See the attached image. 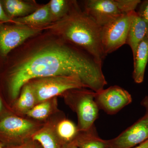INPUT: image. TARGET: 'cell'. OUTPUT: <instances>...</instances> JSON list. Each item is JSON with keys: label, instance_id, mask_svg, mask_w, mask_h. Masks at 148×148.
I'll return each mask as SVG.
<instances>
[{"label": "cell", "instance_id": "obj_1", "mask_svg": "<svg viewBox=\"0 0 148 148\" xmlns=\"http://www.w3.org/2000/svg\"><path fill=\"white\" fill-rule=\"evenodd\" d=\"M54 75H75L95 92L107 84L102 65L92 56L49 30L31 37L0 65V86L10 107L30 80Z\"/></svg>", "mask_w": 148, "mask_h": 148}, {"label": "cell", "instance_id": "obj_2", "mask_svg": "<svg viewBox=\"0 0 148 148\" xmlns=\"http://www.w3.org/2000/svg\"><path fill=\"white\" fill-rule=\"evenodd\" d=\"M44 30L55 33L103 65L107 55L101 42V27L81 8L77 1H74L71 10L65 17Z\"/></svg>", "mask_w": 148, "mask_h": 148}, {"label": "cell", "instance_id": "obj_3", "mask_svg": "<svg viewBox=\"0 0 148 148\" xmlns=\"http://www.w3.org/2000/svg\"><path fill=\"white\" fill-rule=\"evenodd\" d=\"M95 92L87 88H75L64 92L61 97L77 116L79 131H84L94 125L99 109L95 101Z\"/></svg>", "mask_w": 148, "mask_h": 148}, {"label": "cell", "instance_id": "obj_4", "mask_svg": "<svg viewBox=\"0 0 148 148\" xmlns=\"http://www.w3.org/2000/svg\"><path fill=\"white\" fill-rule=\"evenodd\" d=\"M44 123L27 117L9 114L0 120V142L4 147L21 144L32 139Z\"/></svg>", "mask_w": 148, "mask_h": 148}, {"label": "cell", "instance_id": "obj_5", "mask_svg": "<svg viewBox=\"0 0 148 148\" xmlns=\"http://www.w3.org/2000/svg\"><path fill=\"white\" fill-rule=\"evenodd\" d=\"M38 104L58 96L75 88H86L79 77L75 75H54L30 80Z\"/></svg>", "mask_w": 148, "mask_h": 148}, {"label": "cell", "instance_id": "obj_6", "mask_svg": "<svg viewBox=\"0 0 148 148\" xmlns=\"http://www.w3.org/2000/svg\"><path fill=\"white\" fill-rule=\"evenodd\" d=\"M43 31L16 23H0V65L11 52Z\"/></svg>", "mask_w": 148, "mask_h": 148}, {"label": "cell", "instance_id": "obj_7", "mask_svg": "<svg viewBox=\"0 0 148 148\" xmlns=\"http://www.w3.org/2000/svg\"><path fill=\"white\" fill-rule=\"evenodd\" d=\"M135 12L122 14L101 27V42L106 55L126 44L130 26Z\"/></svg>", "mask_w": 148, "mask_h": 148}, {"label": "cell", "instance_id": "obj_8", "mask_svg": "<svg viewBox=\"0 0 148 148\" xmlns=\"http://www.w3.org/2000/svg\"><path fill=\"white\" fill-rule=\"evenodd\" d=\"M95 101L99 110L114 115L132 103V98L127 90L114 85L95 92Z\"/></svg>", "mask_w": 148, "mask_h": 148}, {"label": "cell", "instance_id": "obj_9", "mask_svg": "<svg viewBox=\"0 0 148 148\" xmlns=\"http://www.w3.org/2000/svg\"><path fill=\"white\" fill-rule=\"evenodd\" d=\"M148 140V116L144 115L119 135L106 140V148H133Z\"/></svg>", "mask_w": 148, "mask_h": 148}, {"label": "cell", "instance_id": "obj_10", "mask_svg": "<svg viewBox=\"0 0 148 148\" xmlns=\"http://www.w3.org/2000/svg\"><path fill=\"white\" fill-rule=\"evenodd\" d=\"M83 3V10L101 27L123 14L116 0H86Z\"/></svg>", "mask_w": 148, "mask_h": 148}, {"label": "cell", "instance_id": "obj_11", "mask_svg": "<svg viewBox=\"0 0 148 148\" xmlns=\"http://www.w3.org/2000/svg\"><path fill=\"white\" fill-rule=\"evenodd\" d=\"M62 111L59 110L45 122L34 134L32 139L37 141L43 148H63L55 130V125Z\"/></svg>", "mask_w": 148, "mask_h": 148}, {"label": "cell", "instance_id": "obj_12", "mask_svg": "<svg viewBox=\"0 0 148 148\" xmlns=\"http://www.w3.org/2000/svg\"><path fill=\"white\" fill-rule=\"evenodd\" d=\"M1 2L7 15L12 19L28 16L42 5L35 0H5Z\"/></svg>", "mask_w": 148, "mask_h": 148}, {"label": "cell", "instance_id": "obj_13", "mask_svg": "<svg viewBox=\"0 0 148 148\" xmlns=\"http://www.w3.org/2000/svg\"><path fill=\"white\" fill-rule=\"evenodd\" d=\"M37 104L34 91L30 83L28 82L21 88L18 98L11 106V110L14 114L25 117Z\"/></svg>", "mask_w": 148, "mask_h": 148}, {"label": "cell", "instance_id": "obj_14", "mask_svg": "<svg viewBox=\"0 0 148 148\" xmlns=\"http://www.w3.org/2000/svg\"><path fill=\"white\" fill-rule=\"evenodd\" d=\"M148 36V25L135 11L130 26L126 42L130 47L133 57L140 43Z\"/></svg>", "mask_w": 148, "mask_h": 148}, {"label": "cell", "instance_id": "obj_15", "mask_svg": "<svg viewBox=\"0 0 148 148\" xmlns=\"http://www.w3.org/2000/svg\"><path fill=\"white\" fill-rule=\"evenodd\" d=\"M13 20L14 23L44 30L52 23L49 3L42 5L36 11L28 16L14 18Z\"/></svg>", "mask_w": 148, "mask_h": 148}, {"label": "cell", "instance_id": "obj_16", "mask_svg": "<svg viewBox=\"0 0 148 148\" xmlns=\"http://www.w3.org/2000/svg\"><path fill=\"white\" fill-rule=\"evenodd\" d=\"M55 130L63 147L73 142L79 131L77 125L67 119L63 111L56 121Z\"/></svg>", "mask_w": 148, "mask_h": 148}, {"label": "cell", "instance_id": "obj_17", "mask_svg": "<svg viewBox=\"0 0 148 148\" xmlns=\"http://www.w3.org/2000/svg\"><path fill=\"white\" fill-rule=\"evenodd\" d=\"M134 59L132 77L137 84L143 82L148 62V36L138 45Z\"/></svg>", "mask_w": 148, "mask_h": 148}, {"label": "cell", "instance_id": "obj_18", "mask_svg": "<svg viewBox=\"0 0 148 148\" xmlns=\"http://www.w3.org/2000/svg\"><path fill=\"white\" fill-rule=\"evenodd\" d=\"M59 110L57 97H55L37 104L27 113L26 117L45 122Z\"/></svg>", "mask_w": 148, "mask_h": 148}, {"label": "cell", "instance_id": "obj_19", "mask_svg": "<svg viewBox=\"0 0 148 148\" xmlns=\"http://www.w3.org/2000/svg\"><path fill=\"white\" fill-rule=\"evenodd\" d=\"M78 148H106V140L100 138L95 125L88 130L79 131L74 141Z\"/></svg>", "mask_w": 148, "mask_h": 148}, {"label": "cell", "instance_id": "obj_20", "mask_svg": "<svg viewBox=\"0 0 148 148\" xmlns=\"http://www.w3.org/2000/svg\"><path fill=\"white\" fill-rule=\"evenodd\" d=\"M73 1L74 0H51L49 2L52 23L61 20L69 13Z\"/></svg>", "mask_w": 148, "mask_h": 148}, {"label": "cell", "instance_id": "obj_21", "mask_svg": "<svg viewBox=\"0 0 148 148\" xmlns=\"http://www.w3.org/2000/svg\"><path fill=\"white\" fill-rule=\"evenodd\" d=\"M119 7L123 14L135 11L141 2L140 0H116Z\"/></svg>", "mask_w": 148, "mask_h": 148}, {"label": "cell", "instance_id": "obj_22", "mask_svg": "<svg viewBox=\"0 0 148 148\" xmlns=\"http://www.w3.org/2000/svg\"><path fill=\"white\" fill-rule=\"evenodd\" d=\"M11 113L12 112L10 107L6 102L0 86V120Z\"/></svg>", "mask_w": 148, "mask_h": 148}, {"label": "cell", "instance_id": "obj_23", "mask_svg": "<svg viewBox=\"0 0 148 148\" xmlns=\"http://www.w3.org/2000/svg\"><path fill=\"white\" fill-rule=\"evenodd\" d=\"M136 12L148 25V0L141 1Z\"/></svg>", "mask_w": 148, "mask_h": 148}, {"label": "cell", "instance_id": "obj_24", "mask_svg": "<svg viewBox=\"0 0 148 148\" xmlns=\"http://www.w3.org/2000/svg\"><path fill=\"white\" fill-rule=\"evenodd\" d=\"M4 148H43L38 142L33 139H30L24 143L16 145L7 146Z\"/></svg>", "mask_w": 148, "mask_h": 148}, {"label": "cell", "instance_id": "obj_25", "mask_svg": "<svg viewBox=\"0 0 148 148\" xmlns=\"http://www.w3.org/2000/svg\"><path fill=\"white\" fill-rule=\"evenodd\" d=\"M0 23H14L13 19H11L7 15L3 8L1 1H0Z\"/></svg>", "mask_w": 148, "mask_h": 148}, {"label": "cell", "instance_id": "obj_26", "mask_svg": "<svg viewBox=\"0 0 148 148\" xmlns=\"http://www.w3.org/2000/svg\"><path fill=\"white\" fill-rule=\"evenodd\" d=\"M141 105L145 109V116H148V95H147L141 101Z\"/></svg>", "mask_w": 148, "mask_h": 148}, {"label": "cell", "instance_id": "obj_27", "mask_svg": "<svg viewBox=\"0 0 148 148\" xmlns=\"http://www.w3.org/2000/svg\"><path fill=\"white\" fill-rule=\"evenodd\" d=\"M133 148H148V140L140 144L137 147Z\"/></svg>", "mask_w": 148, "mask_h": 148}, {"label": "cell", "instance_id": "obj_28", "mask_svg": "<svg viewBox=\"0 0 148 148\" xmlns=\"http://www.w3.org/2000/svg\"><path fill=\"white\" fill-rule=\"evenodd\" d=\"M63 148H78L74 142L64 146Z\"/></svg>", "mask_w": 148, "mask_h": 148}, {"label": "cell", "instance_id": "obj_29", "mask_svg": "<svg viewBox=\"0 0 148 148\" xmlns=\"http://www.w3.org/2000/svg\"><path fill=\"white\" fill-rule=\"evenodd\" d=\"M0 148H4V146L1 142H0Z\"/></svg>", "mask_w": 148, "mask_h": 148}]
</instances>
